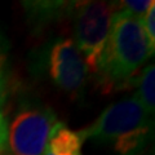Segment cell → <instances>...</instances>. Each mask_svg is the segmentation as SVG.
Segmentation results:
<instances>
[{
    "label": "cell",
    "mask_w": 155,
    "mask_h": 155,
    "mask_svg": "<svg viewBox=\"0 0 155 155\" xmlns=\"http://www.w3.org/2000/svg\"><path fill=\"white\" fill-rule=\"evenodd\" d=\"M149 116L136 97L124 98L107 106L96 122L80 133L83 140L111 143L120 155H134L147 141Z\"/></svg>",
    "instance_id": "obj_2"
},
{
    "label": "cell",
    "mask_w": 155,
    "mask_h": 155,
    "mask_svg": "<svg viewBox=\"0 0 155 155\" xmlns=\"http://www.w3.org/2000/svg\"><path fill=\"white\" fill-rule=\"evenodd\" d=\"M9 75H8V56L3 47H0V109L8 100Z\"/></svg>",
    "instance_id": "obj_10"
},
{
    "label": "cell",
    "mask_w": 155,
    "mask_h": 155,
    "mask_svg": "<svg viewBox=\"0 0 155 155\" xmlns=\"http://www.w3.org/2000/svg\"><path fill=\"white\" fill-rule=\"evenodd\" d=\"M8 147V122L0 111V155H5Z\"/></svg>",
    "instance_id": "obj_12"
},
{
    "label": "cell",
    "mask_w": 155,
    "mask_h": 155,
    "mask_svg": "<svg viewBox=\"0 0 155 155\" xmlns=\"http://www.w3.org/2000/svg\"><path fill=\"white\" fill-rule=\"evenodd\" d=\"M140 21H141L145 36H146V40L149 43L150 52H151V54H154V49H155V3L150 5V8L146 11V13L143 14Z\"/></svg>",
    "instance_id": "obj_9"
},
{
    "label": "cell",
    "mask_w": 155,
    "mask_h": 155,
    "mask_svg": "<svg viewBox=\"0 0 155 155\" xmlns=\"http://www.w3.org/2000/svg\"><path fill=\"white\" fill-rule=\"evenodd\" d=\"M155 69L154 65L145 67L138 80V92L134 97L143 106L145 111L150 115L155 110Z\"/></svg>",
    "instance_id": "obj_8"
},
{
    "label": "cell",
    "mask_w": 155,
    "mask_h": 155,
    "mask_svg": "<svg viewBox=\"0 0 155 155\" xmlns=\"http://www.w3.org/2000/svg\"><path fill=\"white\" fill-rule=\"evenodd\" d=\"M150 56L153 54L141 21L119 8L111 19L109 38L97 71L104 87L110 91L125 84Z\"/></svg>",
    "instance_id": "obj_1"
},
{
    "label": "cell",
    "mask_w": 155,
    "mask_h": 155,
    "mask_svg": "<svg viewBox=\"0 0 155 155\" xmlns=\"http://www.w3.org/2000/svg\"><path fill=\"white\" fill-rule=\"evenodd\" d=\"M84 140L80 132L67 128L58 123L53 132L45 151L41 155H81V145Z\"/></svg>",
    "instance_id": "obj_6"
},
{
    "label": "cell",
    "mask_w": 155,
    "mask_h": 155,
    "mask_svg": "<svg viewBox=\"0 0 155 155\" xmlns=\"http://www.w3.org/2000/svg\"><path fill=\"white\" fill-rule=\"evenodd\" d=\"M155 2L151 0V2H149V0H143V2H133V0H124V2H120V5L119 8L120 9H124V11H127L128 13H130L132 16L137 17L138 19H141L142 16L146 11L150 8L151 4H154Z\"/></svg>",
    "instance_id": "obj_11"
},
{
    "label": "cell",
    "mask_w": 155,
    "mask_h": 155,
    "mask_svg": "<svg viewBox=\"0 0 155 155\" xmlns=\"http://www.w3.org/2000/svg\"><path fill=\"white\" fill-rule=\"evenodd\" d=\"M75 11L74 43L88 70L97 74L116 5L107 2H84L76 3Z\"/></svg>",
    "instance_id": "obj_3"
},
{
    "label": "cell",
    "mask_w": 155,
    "mask_h": 155,
    "mask_svg": "<svg viewBox=\"0 0 155 155\" xmlns=\"http://www.w3.org/2000/svg\"><path fill=\"white\" fill-rule=\"evenodd\" d=\"M23 7L27 11L28 18L34 25H43L51 21H56L61 16L71 12L75 8V3L67 2H26Z\"/></svg>",
    "instance_id": "obj_7"
},
{
    "label": "cell",
    "mask_w": 155,
    "mask_h": 155,
    "mask_svg": "<svg viewBox=\"0 0 155 155\" xmlns=\"http://www.w3.org/2000/svg\"><path fill=\"white\" fill-rule=\"evenodd\" d=\"M48 74L58 88L79 93L85 84L88 67L72 39H62L48 53Z\"/></svg>",
    "instance_id": "obj_5"
},
{
    "label": "cell",
    "mask_w": 155,
    "mask_h": 155,
    "mask_svg": "<svg viewBox=\"0 0 155 155\" xmlns=\"http://www.w3.org/2000/svg\"><path fill=\"white\" fill-rule=\"evenodd\" d=\"M58 123L49 107L22 109L8 127V145L13 155H41Z\"/></svg>",
    "instance_id": "obj_4"
}]
</instances>
